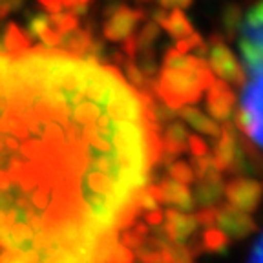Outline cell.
<instances>
[{"instance_id": "6da1fadb", "label": "cell", "mask_w": 263, "mask_h": 263, "mask_svg": "<svg viewBox=\"0 0 263 263\" xmlns=\"http://www.w3.org/2000/svg\"><path fill=\"white\" fill-rule=\"evenodd\" d=\"M150 97L111 64L0 55V263H108L161 163Z\"/></svg>"}, {"instance_id": "7a4b0ae2", "label": "cell", "mask_w": 263, "mask_h": 263, "mask_svg": "<svg viewBox=\"0 0 263 263\" xmlns=\"http://www.w3.org/2000/svg\"><path fill=\"white\" fill-rule=\"evenodd\" d=\"M214 82L216 77L205 59L194 53H177L174 48H168L163 55L159 73L154 79L152 93L161 103L179 111L199 103Z\"/></svg>"}, {"instance_id": "3957f363", "label": "cell", "mask_w": 263, "mask_h": 263, "mask_svg": "<svg viewBox=\"0 0 263 263\" xmlns=\"http://www.w3.org/2000/svg\"><path fill=\"white\" fill-rule=\"evenodd\" d=\"M234 121L243 139L263 150V73L251 75L241 86Z\"/></svg>"}, {"instance_id": "277c9868", "label": "cell", "mask_w": 263, "mask_h": 263, "mask_svg": "<svg viewBox=\"0 0 263 263\" xmlns=\"http://www.w3.org/2000/svg\"><path fill=\"white\" fill-rule=\"evenodd\" d=\"M238 42L243 68L251 75L263 73V0L245 13Z\"/></svg>"}, {"instance_id": "5b68a950", "label": "cell", "mask_w": 263, "mask_h": 263, "mask_svg": "<svg viewBox=\"0 0 263 263\" xmlns=\"http://www.w3.org/2000/svg\"><path fill=\"white\" fill-rule=\"evenodd\" d=\"M205 61L209 64L210 71L214 73V77L227 82L230 86L241 88L247 82V73L243 64L238 61V57L230 49V46L227 44L225 39L218 33L210 35L209 41H206Z\"/></svg>"}, {"instance_id": "8992f818", "label": "cell", "mask_w": 263, "mask_h": 263, "mask_svg": "<svg viewBox=\"0 0 263 263\" xmlns=\"http://www.w3.org/2000/svg\"><path fill=\"white\" fill-rule=\"evenodd\" d=\"M103 37L110 42H126L134 37L137 26L146 18V11L123 2H110L103 11Z\"/></svg>"}, {"instance_id": "52a82bcc", "label": "cell", "mask_w": 263, "mask_h": 263, "mask_svg": "<svg viewBox=\"0 0 263 263\" xmlns=\"http://www.w3.org/2000/svg\"><path fill=\"white\" fill-rule=\"evenodd\" d=\"M225 199L230 206L252 214L263 201V183L254 177H232L227 181Z\"/></svg>"}, {"instance_id": "ba28073f", "label": "cell", "mask_w": 263, "mask_h": 263, "mask_svg": "<svg viewBox=\"0 0 263 263\" xmlns=\"http://www.w3.org/2000/svg\"><path fill=\"white\" fill-rule=\"evenodd\" d=\"M216 227L230 241H239L249 236H252L258 230V223L251 214H245L241 210L230 206L229 203H221L218 206V216H216Z\"/></svg>"}, {"instance_id": "9c48e42d", "label": "cell", "mask_w": 263, "mask_h": 263, "mask_svg": "<svg viewBox=\"0 0 263 263\" xmlns=\"http://www.w3.org/2000/svg\"><path fill=\"white\" fill-rule=\"evenodd\" d=\"M236 93L230 84L216 79L209 91L205 93V106L209 115L214 121L225 124L232 123V117H236V110H238V103H236Z\"/></svg>"}, {"instance_id": "30bf717a", "label": "cell", "mask_w": 263, "mask_h": 263, "mask_svg": "<svg viewBox=\"0 0 263 263\" xmlns=\"http://www.w3.org/2000/svg\"><path fill=\"white\" fill-rule=\"evenodd\" d=\"M241 141L243 137H239L234 121L221 124V134H219V137L214 139V148H212L214 163H216V168L221 174L225 172L232 174L234 163L238 159L239 148H241Z\"/></svg>"}, {"instance_id": "8fae6325", "label": "cell", "mask_w": 263, "mask_h": 263, "mask_svg": "<svg viewBox=\"0 0 263 263\" xmlns=\"http://www.w3.org/2000/svg\"><path fill=\"white\" fill-rule=\"evenodd\" d=\"M189 128L181 121H174V123L161 128V148H163L161 164L168 166L172 161L177 159V156L189 152Z\"/></svg>"}, {"instance_id": "7c38bea8", "label": "cell", "mask_w": 263, "mask_h": 263, "mask_svg": "<svg viewBox=\"0 0 263 263\" xmlns=\"http://www.w3.org/2000/svg\"><path fill=\"white\" fill-rule=\"evenodd\" d=\"M197 229H199V223L196 219V214L181 212V210L174 209L164 210L163 230L170 241L186 243L196 236Z\"/></svg>"}, {"instance_id": "4fadbf2b", "label": "cell", "mask_w": 263, "mask_h": 263, "mask_svg": "<svg viewBox=\"0 0 263 263\" xmlns=\"http://www.w3.org/2000/svg\"><path fill=\"white\" fill-rule=\"evenodd\" d=\"M225 186H227V181L221 172L209 174V176L196 181L194 201H196V205L199 209L219 206L221 205V199L225 197Z\"/></svg>"}, {"instance_id": "5bb4252c", "label": "cell", "mask_w": 263, "mask_h": 263, "mask_svg": "<svg viewBox=\"0 0 263 263\" xmlns=\"http://www.w3.org/2000/svg\"><path fill=\"white\" fill-rule=\"evenodd\" d=\"M152 21L159 26L163 31H166L176 42L185 41V39L192 37L196 29L190 18L183 11H164V9L157 8L152 13Z\"/></svg>"}, {"instance_id": "9a60e30c", "label": "cell", "mask_w": 263, "mask_h": 263, "mask_svg": "<svg viewBox=\"0 0 263 263\" xmlns=\"http://www.w3.org/2000/svg\"><path fill=\"white\" fill-rule=\"evenodd\" d=\"M157 186H159L161 203L168 205L170 209L181 210V212H192L196 209L194 192L186 185H181V183L170 179V177H163L157 183Z\"/></svg>"}, {"instance_id": "2e32d148", "label": "cell", "mask_w": 263, "mask_h": 263, "mask_svg": "<svg viewBox=\"0 0 263 263\" xmlns=\"http://www.w3.org/2000/svg\"><path fill=\"white\" fill-rule=\"evenodd\" d=\"M179 117L183 119V123L189 124L194 132H197L199 136H209L212 139L219 137L221 134V124L218 121H214L209 114H205L203 110L196 106H185L179 110Z\"/></svg>"}, {"instance_id": "e0dca14e", "label": "cell", "mask_w": 263, "mask_h": 263, "mask_svg": "<svg viewBox=\"0 0 263 263\" xmlns=\"http://www.w3.org/2000/svg\"><path fill=\"white\" fill-rule=\"evenodd\" d=\"M93 39L95 35L93 29H91V24H86L84 28H77L73 31L62 35L61 42H59V51L82 59L86 55L88 49H90Z\"/></svg>"}, {"instance_id": "ac0fdd59", "label": "cell", "mask_w": 263, "mask_h": 263, "mask_svg": "<svg viewBox=\"0 0 263 263\" xmlns=\"http://www.w3.org/2000/svg\"><path fill=\"white\" fill-rule=\"evenodd\" d=\"M243 16L245 13L241 11L238 4H227L223 6L221 13H219V29H221V35L225 41H234L239 37V29L243 24Z\"/></svg>"}, {"instance_id": "d6986e66", "label": "cell", "mask_w": 263, "mask_h": 263, "mask_svg": "<svg viewBox=\"0 0 263 263\" xmlns=\"http://www.w3.org/2000/svg\"><path fill=\"white\" fill-rule=\"evenodd\" d=\"M194 249L196 252H210V254H223L227 252V249L230 247V239L223 234L218 227H212V229H205L199 236V241L194 243Z\"/></svg>"}, {"instance_id": "ffe728a7", "label": "cell", "mask_w": 263, "mask_h": 263, "mask_svg": "<svg viewBox=\"0 0 263 263\" xmlns=\"http://www.w3.org/2000/svg\"><path fill=\"white\" fill-rule=\"evenodd\" d=\"M2 41H4L6 53L8 55H22L31 51V39L15 22L6 24L4 33H2Z\"/></svg>"}, {"instance_id": "44dd1931", "label": "cell", "mask_w": 263, "mask_h": 263, "mask_svg": "<svg viewBox=\"0 0 263 263\" xmlns=\"http://www.w3.org/2000/svg\"><path fill=\"white\" fill-rule=\"evenodd\" d=\"M196 249L186 243L166 239L163 245V263H196Z\"/></svg>"}, {"instance_id": "7402d4cb", "label": "cell", "mask_w": 263, "mask_h": 263, "mask_svg": "<svg viewBox=\"0 0 263 263\" xmlns=\"http://www.w3.org/2000/svg\"><path fill=\"white\" fill-rule=\"evenodd\" d=\"M26 28H28V37L31 41H41L42 35L51 29V22L49 16L39 11H29L26 13Z\"/></svg>"}, {"instance_id": "603a6c76", "label": "cell", "mask_w": 263, "mask_h": 263, "mask_svg": "<svg viewBox=\"0 0 263 263\" xmlns=\"http://www.w3.org/2000/svg\"><path fill=\"white\" fill-rule=\"evenodd\" d=\"M166 177H170V179L177 181V183L186 185V186L196 183V174H194L192 166L181 159L172 161V163L166 166Z\"/></svg>"}, {"instance_id": "cb8c5ba5", "label": "cell", "mask_w": 263, "mask_h": 263, "mask_svg": "<svg viewBox=\"0 0 263 263\" xmlns=\"http://www.w3.org/2000/svg\"><path fill=\"white\" fill-rule=\"evenodd\" d=\"M49 22H51V29L55 33H59V35H66V33L81 28L79 26V18L71 11L59 13V15H49Z\"/></svg>"}, {"instance_id": "d4e9b609", "label": "cell", "mask_w": 263, "mask_h": 263, "mask_svg": "<svg viewBox=\"0 0 263 263\" xmlns=\"http://www.w3.org/2000/svg\"><path fill=\"white\" fill-rule=\"evenodd\" d=\"M196 219L199 223V227L203 229H212L216 227V216H218V206H206V209H197Z\"/></svg>"}, {"instance_id": "484cf974", "label": "cell", "mask_w": 263, "mask_h": 263, "mask_svg": "<svg viewBox=\"0 0 263 263\" xmlns=\"http://www.w3.org/2000/svg\"><path fill=\"white\" fill-rule=\"evenodd\" d=\"M189 154L192 157H205V156H209L210 150H209V144H206V141L203 139L201 136H197V134H190Z\"/></svg>"}, {"instance_id": "4316f807", "label": "cell", "mask_w": 263, "mask_h": 263, "mask_svg": "<svg viewBox=\"0 0 263 263\" xmlns=\"http://www.w3.org/2000/svg\"><path fill=\"white\" fill-rule=\"evenodd\" d=\"M39 4L48 13H51V15H59V13H62L64 8L70 9V11L75 8L73 0H39Z\"/></svg>"}, {"instance_id": "83f0119b", "label": "cell", "mask_w": 263, "mask_h": 263, "mask_svg": "<svg viewBox=\"0 0 263 263\" xmlns=\"http://www.w3.org/2000/svg\"><path fill=\"white\" fill-rule=\"evenodd\" d=\"M157 4L164 11H183L194 4V0H157Z\"/></svg>"}, {"instance_id": "f1b7e54d", "label": "cell", "mask_w": 263, "mask_h": 263, "mask_svg": "<svg viewBox=\"0 0 263 263\" xmlns=\"http://www.w3.org/2000/svg\"><path fill=\"white\" fill-rule=\"evenodd\" d=\"M247 263H263V232L254 241V245H252V251H251V254H249Z\"/></svg>"}, {"instance_id": "f546056e", "label": "cell", "mask_w": 263, "mask_h": 263, "mask_svg": "<svg viewBox=\"0 0 263 263\" xmlns=\"http://www.w3.org/2000/svg\"><path fill=\"white\" fill-rule=\"evenodd\" d=\"M26 0H0V15L8 16L11 11H16L24 6Z\"/></svg>"}, {"instance_id": "4dcf8cb0", "label": "cell", "mask_w": 263, "mask_h": 263, "mask_svg": "<svg viewBox=\"0 0 263 263\" xmlns=\"http://www.w3.org/2000/svg\"><path fill=\"white\" fill-rule=\"evenodd\" d=\"M73 2H75V6H88V8H90V4L93 0H73Z\"/></svg>"}, {"instance_id": "1f68e13d", "label": "cell", "mask_w": 263, "mask_h": 263, "mask_svg": "<svg viewBox=\"0 0 263 263\" xmlns=\"http://www.w3.org/2000/svg\"><path fill=\"white\" fill-rule=\"evenodd\" d=\"M136 2H141V4H144V2H146V4H148V2H152V0H136Z\"/></svg>"}, {"instance_id": "d6a6232c", "label": "cell", "mask_w": 263, "mask_h": 263, "mask_svg": "<svg viewBox=\"0 0 263 263\" xmlns=\"http://www.w3.org/2000/svg\"><path fill=\"white\" fill-rule=\"evenodd\" d=\"M2 18H6V16H2V15H0V21H2Z\"/></svg>"}]
</instances>
